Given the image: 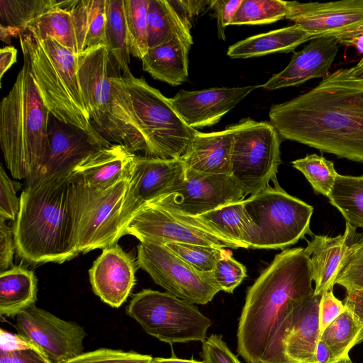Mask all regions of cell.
I'll return each instance as SVG.
<instances>
[{
	"mask_svg": "<svg viewBox=\"0 0 363 363\" xmlns=\"http://www.w3.org/2000/svg\"><path fill=\"white\" fill-rule=\"evenodd\" d=\"M110 82L119 145L147 157L182 160L198 131L184 122L169 98L132 73L111 75Z\"/></svg>",
	"mask_w": 363,
	"mask_h": 363,
	"instance_id": "3",
	"label": "cell"
},
{
	"mask_svg": "<svg viewBox=\"0 0 363 363\" xmlns=\"http://www.w3.org/2000/svg\"><path fill=\"white\" fill-rule=\"evenodd\" d=\"M107 0H67L79 55L106 46Z\"/></svg>",
	"mask_w": 363,
	"mask_h": 363,
	"instance_id": "27",
	"label": "cell"
},
{
	"mask_svg": "<svg viewBox=\"0 0 363 363\" xmlns=\"http://www.w3.org/2000/svg\"><path fill=\"white\" fill-rule=\"evenodd\" d=\"M28 350H35L44 357L40 350L25 337L3 329L0 330V351L13 352Z\"/></svg>",
	"mask_w": 363,
	"mask_h": 363,
	"instance_id": "50",
	"label": "cell"
},
{
	"mask_svg": "<svg viewBox=\"0 0 363 363\" xmlns=\"http://www.w3.org/2000/svg\"><path fill=\"white\" fill-rule=\"evenodd\" d=\"M37 279L34 272L21 266L13 267L0 274V314L16 317L35 305Z\"/></svg>",
	"mask_w": 363,
	"mask_h": 363,
	"instance_id": "29",
	"label": "cell"
},
{
	"mask_svg": "<svg viewBox=\"0 0 363 363\" xmlns=\"http://www.w3.org/2000/svg\"><path fill=\"white\" fill-rule=\"evenodd\" d=\"M125 235H133L140 242L245 248L196 217L176 213L155 201L146 203L133 214L125 225Z\"/></svg>",
	"mask_w": 363,
	"mask_h": 363,
	"instance_id": "11",
	"label": "cell"
},
{
	"mask_svg": "<svg viewBox=\"0 0 363 363\" xmlns=\"http://www.w3.org/2000/svg\"><path fill=\"white\" fill-rule=\"evenodd\" d=\"M48 152L38 172L26 184L54 174L71 172L87 157L111 145L102 138L63 123L50 115L48 121Z\"/></svg>",
	"mask_w": 363,
	"mask_h": 363,
	"instance_id": "17",
	"label": "cell"
},
{
	"mask_svg": "<svg viewBox=\"0 0 363 363\" xmlns=\"http://www.w3.org/2000/svg\"><path fill=\"white\" fill-rule=\"evenodd\" d=\"M15 182L10 179L3 166L0 167V220H16L20 209Z\"/></svg>",
	"mask_w": 363,
	"mask_h": 363,
	"instance_id": "44",
	"label": "cell"
},
{
	"mask_svg": "<svg viewBox=\"0 0 363 363\" xmlns=\"http://www.w3.org/2000/svg\"><path fill=\"white\" fill-rule=\"evenodd\" d=\"M355 231L346 223L343 234L336 237L315 235L305 251L310 255L311 277L315 282L314 296L332 290L341 262L348 250L350 238Z\"/></svg>",
	"mask_w": 363,
	"mask_h": 363,
	"instance_id": "24",
	"label": "cell"
},
{
	"mask_svg": "<svg viewBox=\"0 0 363 363\" xmlns=\"http://www.w3.org/2000/svg\"><path fill=\"white\" fill-rule=\"evenodd\" d=\"M126 312L147 334L170 345L203 342L212 324L194 303L167 291L143 289L133 296Z\"/></svg>",
	"mask_w": 363,
	"mask_h": 363,
	"instance_id": "8",
	"label": "cell"
},
{
	"mask_svg": "<svg viewBox=\"0 0 363 363\" xmlns=\"http://www.w3.org/2000/svg\"><path fill=\"white\" fill-rule=\"evenodd\" d=\"M285 18L313 38L337 36L363 27V0L300 3L289 1Z\"/></svg>",
	"mask_w": 363,
	"mask_h": 363,
	"instance_id": "18",
	"label": "cell"
},
{
	"mask_svg": "<svg viewBox=\"0 0 363 363\" xmlns=\"http://www.w3.org/2000/svg\"><path fill=\"white\" fill-rule=\"evenodd\" d=\"M328 198L347 224L354 230L363 228V175L338 174Z\"/></svg>",
	"mask_w": 363,
	"mask_h": 363,
	"instance_id": "33",
	"label": "cell"
},
{
	"mask_svg": "<svg viewBox=\"0 0 363 363\" xmlns=\"http://www.w3.org/2000/svg\"><path fill=\"white\" fill-rule=\"evenodd\" d=\"M196 218L245 248L252 246L259 231L246 211L243 200L222 206Z\"/></svg>",
	"mask_w": 363,
	"mask_h": 363,
	"instance_id": "30",
	"label": "cell"
},
{
	"mask_svg": "<svg viewBox=\"0 0 363 363\" xmlns=\"http://www.w3.org/2000/svg\"><path fill=\"white\" fill-rule=\"evenodd\" d=\"M130 54L140 60L147 53V9L150 0H123Z\"/></svg>",
	"mask_w": 363,
	"mask_h": 363,
	"instance_id": "37",
	"label": "cell"
},
{
	"mask_svg": "<svg viewBox=\"0 0 363 363\" xmlns=\"http://www.w3.org/2000/svg\"><path fill=\"white\" fill-rule=\"evenodd\" d=\"M279 135L337 157L363 162V77L338 69L314 88L271 106Z\"/></svg>",
	"mask_w": 363,
	"mask_h": 363,
	"instance_id": "1",
	"label": "cell"
},
{
	"mask_svg": "<svg viewBox=\"0 0 363 363\" xmlns=\"http://www.w3.org/2000/svg\"><path fill=\"white\" fill-rule=\"evenodd\" d=\"M57 0H0L1 24L24 29L29 23L60 6Z\"/></svg>",
	"mask_w": 363,
	"mask_h": 363,
	"instance_id": "36",
	"label": "cell"
},
{
	"mask_svg": "<svg viewBox=\"0 0 363 363\" xmlns=\"http://www.w3.org/2000/svg\"><path fill=\"white\" fill-rule=\"evenodd\" d=\"M16 251L13 228L0 220V270L4 272L13 267V258Z\"/></svg>",
	"mask_w": 363,
	"mask_h": 363,
	"instance_id": "48",
	"label": "cell"
},
{
	"mask_svg": "<svg viewBox=\"0 0 363 363\" xmlns=\"http://www.w3.org/2000/svg\"><path fill=\"white\" fill-rule=\"evenodd\" d=\"M321 296L313 294L297 308L283 341L289 362L316 363L315 350L320 340L318 306Z\"/></svg>",
	"mask_w": 363,
	"mask_h": 363,
	"instance_id": "23",
	"label": "cell"
},
{
	"mask_svg": "<svg viewBox=\"0 0 363 363\" xmlns=\"http://www.w3.org/2000/svg\"><path fill=\"white\" fill-rule=\"evenodd\" d=\"M272 181L273 186L243 200L246 211L259 229L251 248L284 249L306 234H313V206L286 193L276 178Z\"/></svg>",
	"mask_w": 363,
	"mask_h": 363,
	"instance_id": "9",
	"label": "cell"
},
{
	"mask_svg": "<svg viewBox=\"0 0 363 363\" xmlns=\"http://www.w3.org/2000/svg\"><path fill=\"white\" fill-rule=\"evenodd\" d=\"M184 25L191 30L193 18L201 12L211 1L204 0H168Z\"/></svg>",
	"mask_w": 363,
	"mask_h": 363,
	"instance_id": "49",
	"label": "cell"
},
{
	"mask_svg": "<svg viewBox=\"0 0 363 363\" xmlns=\"http://www.w3.org/2000/svg\"><path fill=\"white\" fill-rule=\"evenodd\" d=\"M316 363H334L333 354L327 345L319 340L315 350Z\"/></svg>",
	"mask_w": 363,
	"mask_h": 363,
	"instance_id": "55",
	"label": "cell"
},
{
	"mask_svg": "<svg viewBox=\"0 0 363 363\" xmlns=\"http://www.w3.org/2000/svg\"><path fill=\"white\" fill-rule=\"evenodd\" d=\"M289 363H291V362H289Z\"/></svg>",
	"mask_w": 363,
	"mask_h": 363,
	"instance_id": "59",
	"label": "cell"
},
{
	"mask_svg": "<svg viewBox=\"0 0 363 363\" xmlns=\"http://www.w3.org/2000/svg\"><path fill=\"white\" fill-rule=\"evenodd\" d=\"M123 0H107L106 46L124 75L130 70V47L128 38Z\"/></svg>",
	"mask_w": 363,
	"mask_h": 363,
	"instance_id": "35",
	"label": "cell"
},
{
	"mask_svg": "<svg viewBox=\"0 0 363 363\" xmlns=\"http://www.w3.org/2000/svg\"><path fill=\"white\" fill-rule=\"evenodd\" d=\"M18 334L37 347L52 363H66L82 354L84 328L35 305L15 317Z\"/></svg>",
	"mask_w": 363,
	"mask_h": 363,
	"instance_id": "13",
	"label": "cell"
},
{
	"mask_svg": "<svg viewBox=\"0 0 363 363\" xmlns=\"http://www.w3.org/2000/svg\"><path fill=\"white\" fill-rule=\"evenodd\" d=\"M137 263L167 292L194 304H206L220 291L208 273L196 271L164 244L140 242Z\"/></svg>",
	"mask_w": 363,
	"mask_h": 363,
	"instance_id": "12",
	"label": "cell"
},
{
	"mask_svg": "<svg viewBox=\"0 0 363 363\" xmlns=\"http://www.w3.org/2000/svg\"><path fill=\"white\" fill-rule=\"evenodd\" d=\"M174 38H179L189 48L193 44L190 30L184 25L168 0H150L147 9L149 48Z\"/></svg>",
	"mask_w": 363,
	"mask_h": 363,
	"instance_id": "31",
	"label": "cell"
},
{
	"mask_svg": "<svg viewBox=\"0 0 363 363\" xmlns=\"http://www.w3.org/2000/svg\"><path fill=\"white\" fill-rule=\"evenodd\" d=\"M289 1L281 0H242L230 25H261L286 17Z\"/></svg>",
	"mask_w": 363,
	"mask_h": 363,
	"instance_id": "38",
	"label": "cell"
},
{
	"mask_svg": "<svg viewBox=\"0 0 363 363\" xmlns=\"http://www.w3.org/2000/svg\"><path fill=\"white\" fill-rule=\"evenodd\" d=\"M135 154L111 144L91 154L71 172L72 178L94 188H106L129 178Z\"/></svg>",
	"mask_w": 363,
	"mask_h": 363,
	"instance_id": "22",
	"label": "cell"
},
{
	"mask_svg": "<svg viewBox=\"0 0 363 363\" xmlns=\"http://www.w3.org/2000/svg\"><path fill=\"white\" fill-rule=\"evenodd\" d=\"M292 164L305 176L316 194L328 197L338 174L333 161L311 154L293 161Z\"/></svg>",
	"mask_w": 363,
	"mask_h": 363,
	"instance_id": "39",
	"label": "cell"
},
{
	"mask_svg": "<svg viewBox=\"0 0 363 363\" xmlns=\"http://www.w3.org/2000/svg\"><path fill=\"white\" fill-rule=\"evenodd\" d=\"M312 39L307 32L294 24L240 40L228 48L227 55L231 58H249L289 52Z\"/></svg>",
	"mask_w": 363,
	"mask_h": 363,
	"instance_id": "28",
	"label": "cell"
},
{
	"mask_svg": "<svg viewBox=\"0 0 363 363\" xmlns=\"http://www.w3.org/2000/svg\"><path fill=\"white\" fill-rule=\"evenodd\" d=\"M310 255L303 247L277 254L248 289L237 351L247 363H289L283 341L297 308L313 294Z\"/></svg>",
	"mask_w": 363,
	"mask_h": 363,
	"instance_id": "2",
	"label": "cell"
},
{
	"mask_svg": "<svg viewBox=\"0 0 363 363\" xmlns=\"http://www.w3.org/2000/svg\"><path fill=\"white\" fill-rule=\"evenodd\" d=\"M339 45L335 36L312 39L302 50L294 52L289 65L272 75L262 87L272 91L298 86L314 78H325L337 54Z\"/></svg>",
	"mask_w": 363,
	"mask_h": 363,
	"instance_id": "21",
	"label": "cell"
},
{
	"mask_svg": "<svg viewBox=\"0 0 363 363\" xmlns=\"http://www.w3.org/2000/svg\"><path fill=\"white\" fill-rule=\"evenodd\" d=\"M152 358L135 352L101 348L84 352L66 363H150Z\"/></svg>",
	"mask_w": 363,
	"mask_h": 363,
	"instance_id": "43",
	"label": "cell"
},
{
	"mask_svg": "<svg viewBox=\"0 0 363 363\" xmlns=\"http://www.w3.org/2000/svg\"><path fill=\"white\" fill-rule=\"evenodd\" d=\"M17 50L11 46H6L0 50V79L11 67L16 62Z\"/></svg>",
	"mask_w": 363,
	"mask_h": 363,
	"instance_id": "54",
	"label": "cell"
},
{
	"mask_svg": "<svg viewBox=\"0 0 363 363\" xmlns=\"http://www.w3.org/2000/svg\"><path fill=\"white\" fill-rule=\"evenodd\" d=\"M233 134L230 176L245 195L264 190L281 162L279 134L269 122L245 118L229 126Z\"/></svg>",
	"mask_w": 363,
	"mask_h": 363,
	"instance_id": "10",
	"label": "cell"
},
{
	"mask_svg": "<svg viewBox=\"0 0 363 363\" xmlns=\"http://www.w3.org/2000/svg\"><path fill=\"white\" fill-rule=\"evenodd\" d=\"M18 38L24 64L50 114L91 135L102 138L91 125L81 90L78 56L52 38L38 39L25 28Z\"/></svg>",
	"mask_w": 363,
	"mask_h": 363,
	"instance_id": "6",
	"label": "cell"
},
{
	"mask_svg": "<svg viewBox=\"0 0 363 363\" xmlns=\"http://www.w3.org/2000/svg\"><path fill=\"white\" fill-rule=\"evenodd\" d=\"M232 145L233 134L229 126L213 133L198 131L182 161L186 169L230 175Z\"/></svg>",
	"mask_w": 363,
	"mask_h": 363,
	"instance_id": "25",
	"label": "cell"
},
{
	"mask_svg": "<svg viewBox=\"0 0 363 363\" xmlns=\"http://www.w3.org/2000/svg\"><path fill=\"white\" fill-rule=\"evenodd\" d=\"M111 57L106 46L79 55L77 74L91 125L106 140L119 144L112 112Z\"/></svg>",
	"mask_w": 363,
	"mask_h": 363,
	"instance_id": "15",
	"label": "cell"
},
{
	"mask_svg": "<svg viewBox=\"0 0 363 363\" xmlns=\"http://www.w3.org/2000/svg\"><path fill=\"white\" fill-rule=\"evenodd\" d=\"M135 263L116 243L103 249L89 270L93 291L111 307H120L135 283Z\"/></svg>",
	"mask_w": 363,
	"mask_h": 363,
	"instance_id": "20",
	"label": "cell"
},
{
	"mask_svg": "<svg viewBox=\"0 0 363 363\" xmlns=\"http://www.w3.org/2000/svg\"><path fill=\"white\" fill-rule=\"evenodd\" d=\"M242 189L228 174H211L186 169L184 182L170 194L154 201L182 215L196 217L242 200Z\"/></svg>",
	"mask_w": 363,
	"mask_h": 363,
	"instance_id": "14",
	"label": "cell"
},
{
	"mask_svg": "<svg viewBox=\"0 0 363 363\" xmlns=\"http://www.w3.org/2000/svg\"><path fill=\"white\" fill-rule=\"evenodd\" d=\"M334 363H353V362L350 359V357H347L341 359Z\"/></svg>",
	"mask_w": 363,
	"mask_h": 363,
	"instance_id": "58",
	"label": "cell"
},
{
	"mask_svg": "<svg viewBox=\"0 0 363 363\" xmlns=\"http://www.w3.org/2000/svg\"><path fill=\"white\" fill-rule=\"evenodd\" d=\"M208 275L213 284L220 290L232 294L246 277V268L232 257L227 250L216 262Z\"/></svg>",
	"mask_w": 363,
	"mask_h": 363,
	"instance_id": "42",
	"label": "cell"
},
{
	"mask_svg": "<svg viewBox=\"0 0 363 363\" xmlns=\"http://www.w3.org/2000/svg\"><path fill=\"white\" fill-rule=\"evenodd\" d=\"M320 340L330 348L335 362L349 357L350 350L363 341V325L345 306L344 311L322 332Z\"/></svg>",
	"mask_w": 363,
	"mask_h": 363,
	"instance_id": "34",
	"label": "cell"
},
{
	"mask_svg": "<svg viewBox=\"0 0 363 363\" xmlns=\"http://www.w3.org/2000/svg\"><path fill=\"white\" fill-rule=\"evenodd\" d=\"M201 356L204 363H241L221 335L213 334L202 342Z\"/></svg>",
	"mask_w": 363,
	"mask_h": 363,
	"instance_id": "45",
	"label": "cell"
},
{
	"mask_svg": "<svg viewBox=\"0 0 363 363\" xmlns=\"http://www.w3.org/2000/svg\"><path fill=\"white\" fill-rule=\"evenodd\" d=\"M185 175L181 159L135 155L125 204L126 222L143 206L170 194Z\"/></svg>",
	"mask_w": 363,
	"mask_h": 363,
	"instance_id": "16",
	"label": "cell"
},
{
	"mask_svg": "<svg viewBox=\"0 0 363 363\" xmlns=\"http://www.w3.org/2000/svg\"><path fill=\"white\" fill-rule=\"evenodd\" d=\"M345 309L342 301L335 297L333 289L323 293L319 301L318 317L320 334Z\"/></svg>",
	"mask_w": 363,
	"mask_h": 363,
	"instance_id": "46",
	"label": "cell"
},
{
	"mask_svg": "<svg viewBox=\"0 0 363 363\" xmlns=\"http://www.w3.org/2000/svg\"><path fill=\"white\" fill-rule=\"evenodd\" d=\"M335 284L340 285L347 291L363 290V237L350 244Z\"/></svg>",
	"mask_w": 363,
	"mask_h": 363,
	"instance_id": "41",
	"label": "cell"
},
{
	"mask_svg": "<svg viewBox=\"0 0 363 363\" xmlns=\"http://www.w3.org/2000/svg\"><path fill=\"white\" fill-rule=\"evenodd\" d=\"M0 363H52L35 350L0 351Z\"/></svg>",
	"mask_w": 363,
	"mask_h": 363,
	"instance_id": "51",
	"label": "cell"
},
{
	"mask_svg": "<svg viewBox=\"0 0 363 363\" xmlns=\"http://www.w3.org/2000/svg\"><path fill=\"white\" fill-rule=\"evenodd\" d=\"M50 113L23 63L0 106V144L6 167L16 179L28 180L49 150Z\"/></svg>",
	"mask_w": 363,
	"mask_h": 363,
	"instance_id": "5",
	"label": "cell"
},
{
	"mask_svg": "<svg viewBox=\"0 0 363 363\" xmlns=\"http://www.w3.org/2000/svg\"><path fill=\"white\" fill-rule=\"evenodd\" d=\"M150 363H204L203 361L200 362L194 359H182L176 357L163 358L155 357L152 358Z\"/></svg>",
	"mask_w": 363,
	"mask_h": 363,
	"instance_id": "57",
	"label": "cell"
},
{
	"mask_svg": "<svg viewBox=\"0 0 363 363\" xmlns=\"http://www.w3.org/2000/svg\"><path fill=\"white\" fill-rule=\"evenodd\" d=\"M260 86L262 85L180 90L169 99L184 122L195 129L215 125L250 92Z\"/></svg>",
	"mask_w": 363,
	"mask_h": 363,
	"instance_id": "19",
	"label": "cell"
},
{
	"mask_svg": "<svg viewBox=\"0 0 363 363\" xmlns=\"http://www.w3.org/2000/svg\"><path fill=\"white\" fill-rule=\"evenodd\" d=\"M191 48L174 38L148 49L141 59L143 69L153 78L178 86L188 77V55Z\"/></svg>",
	"mask_w": 363,
	"mask_h": 363,
	"instance_id": "26",
	"label": "cell"
},
{
	"mask_svg": "<svg viewBox=\"0 0 363 363\" xmlns=\"http://www.w3.org/2000/svg\"><path fill=\"white\" fill-rule=\"evenodd\" d=\"M242 0H213L209 6L214 11L217 19L218 36L220 39L225 40V28L230 25Z\"/></svg>",
	"mask_w": 363,
	"mask_h": 363,
	"instance_id": "47",
	"label": "cell"
},
{
	"mask_svg": "<svg viewBox=\"0 0 363 363\" xmlns=\"http://www.w3.org/2000/svg\"><path fill=\"white\" fill-rule=\"evenodd\" d=\"M13 233L17 254L33 265L62 263L79 254L70 172L26 185Z\"/></svg>",
	"mask_w": 363,
	"mask_h": 363,
	"instance_id": "4",
	"label": "cell"
},
{
	"mask_svg": "<svg viewBox=\"0 0 363 363\" xmlns=\"http://www.w3.org/2000/svg\"><path fill=\"white\" fill-rule=\"evenodd\" d=\"M335 38L340 45L352 46L363 55V27ZM350 68L356 75L363 77V56L355 66Z\"/></svg>",
	"mask_w": 363,
	"mask_h": 363,
	"instance_id": "52",
	"label": "cell"
},
{
	"mask_svg": "<svg viewBox=\"0 0 363 363\" xmlns=\"http://www.w3.org/2000/svg\"><path fill=\"white\" fill-rule=\"evenodd\" d=\"M67 2V0L61 1L59 7L33 20L25 29L38 39L52 38L78 56L73 20L66 8Z\"/></svg>",
	"mask_w": 363,
	"mask_h": 363,
	"instance_id": "32",
	"label": "cell"
},
{
	"mask_svg": "<svg viewBox=\"0 0 363 363\" xmlns=\"http://www.w3.org/2000/svg\"><path fill=\"white\" fill-rule=\"evenodd\" d=\"M171 250L196 271L210 273L227 250L188 243H165Z\"/></svg>",
	"mask_w": 363,
	"mask_h": 363,
	"instance_id": "40",
	"label": "cell"
},
{
	"mask_svg": "<svg viewBox=\"0 0 363 363\" xmlns=\"http://www.w3.org/2000/svg\"><path fill=\"white\" fill-rule=\"evenodd\" d=\"M23 29L11 26L0 25V38L7 44H11L12 38L19 37Z\"/></svg>",
	"mask_w": 363,
	"mask_h": 363,
	"instance_id": "56",
	"label": "cell"
},
{
	"mask_svg": "<svg viewBox=\"0 0 363 363\" xmlns=\"http://www.w3.org/2000/svg\"><path fill=\"white\" fill-rule=\"evenodd\" d=\"M72 204L79 254L113 245L124 235L125 204L130 177L106 188L88 186L73 179Z\"/></svg>",
	"mask_w": 363,
	"mask_h": 363,
	"instance_id": "7",
	"label": "cell"
},
{
	"mask_svg": "<svg viewBox=\"0 0 363 363\" xmlns=\"http://www.w3.org/2000/svg\"><path fill=\"white\" fill-rule=\"evenodd\" d=\"M343 303L363 325V290L347 291Z\"/></svg>",
	"mask_w": 363,
	"mask_h": 363,
	"instance_id": "53",
	"label": "cell"
}]
</instances>
